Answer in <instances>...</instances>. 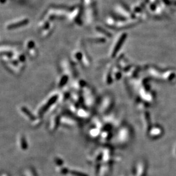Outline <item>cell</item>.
Segmentation results:
<instances>
[{
	"mask_svg": "<svg viewBox=\"0 0 176 176\" xmlns=\"http://www.w3.org/2000/svg\"><path fill=\"white\" fill-rule=\"evenodd\" d=\"M70 9L65 6H51L46 10L43 17L53 22L56 20L66 19Z\"/></svg>",
	"mask_w": 176,
	"mask_h": 176,
	"instance_id": "1",
	"label": "cell"
},
{
	"mask_svg": "<svg viewBox=\"0 0 176 176\" xmlns=\"http://www.w3.org/2000/svg\"><path fill=\"white\" fill-rule=\"evenodd\" d=\"M55 29V25L45 17L40 20L37 25V31L41 39H45L49 37Z\"/></svg>",
	"mask_w": 176,
	"mask_h": 176,
	"instance_id": "2",
	"label": "cell"
},
{
	"mask_svg": "<svg viewBox=\"0 0 176 176\" xmlns=\"http://www.w3.org/2000/svg\"><path fill=\"white\" fill-rule=\"evenodd\" d=\"M66 20L74 25L81 26L83 23V7L81 5L75 6L70 9Z\"/></svg>",
	"mask_w": 176,
	"mask_h": 176,
	"instance_id": "3",
	"label": "cell"
},
{
	"mask_svg": "<svg viewBox=\"0 0 176 176\" xmlns=\"http://www.w3.org/2000/svg\"><path fill=\"white\" fill-rule=\"evenodd\" d=\"M97 17V12L95 5L83 7V21L87 25L93 24L96 21Z\"/></svg>",
	"mask_w": 176,
	"mask_h": 176,
	"instance_id": "4",
	"label": "cell"
},
{
	"mask_svg": "<svg viewBox=\"0 0 176 176\" xmlns=\"http://www.w3.org/2000/svg\"><path fill=\"white\" fill-rule=\"evenodd\" d=\"M24 49L26 56L31 59H34L38 56L39 51L35 42L32 39H27L24 44Z\"/></svg>",
	"mask_w": 176,
	"mask_h": 176,
	"instance_id": "5",
	"label": "cell"
},
{
	"mask_svg": "<svg viewBox=\"0 0 176 176\" xmlns=\"http://www.w3.org/2000/svg\"><path fill=\"white\" fill-rule=\"evenodd\" d=\"M29 22L30 20L28 17H20L7 22L5 25V29L7 30L17 29L28 25Z\"/></svg>",
	"mask_w": 176,
	"mask_h": 176,
	"instance_id": "6",
	"label": "cell"
},
{
	"mask_svg": "<svg viewBox=\"0 0 176 176\" xmlns=\"http://www.w3.org/2000/svg\"><path fill=\"white\" fill-rule=\"evenodd\" d=\"M87 41L92 43H97V44H101V43H104L106 42V37L99 34V35L94 36V37H89L87 39Z\"/></svg>",
	"mask_w": 176,
	"mask_h": 176,
	"instance_id": "7",
	"label": "cell"
},
{
	"mask_svg": "<svg viewBox=\"0 0 176 176\" xmlns=\"http://www.w3.org/2000/svg\"><path fill=\"white\" fill-rule=\"evenodd\" d=\"M70 78V76L68 75L64 72H62V74L59 76L58 80L57 83H58L59 87L62 88V87H65L66 85L68 82Z\"/></svg>",
	"mask_w": 176,
	"mask_h": 176,
	"instance_id": "8",
	"label": "cell"
},
{
	"mask_svg": "<svg viewBox=\"0 0 176 176\" xmlns=\"http://www.w3.org/2000/svg\"><path fill=\"white\" fill-rule=\"evenodd\" d=\"M95 30H96V31L99 34H101V35H103L104 37H108L109 35H110V34H109L108 32L105 29V28H104V27H103L102 26H96Z\"/></svg>",
	"mask_w": 176,
	"mask_h": 176,
	"instance_id": "9",
	"label": "cell"
},
{
	"mask_svg": "<svg viewBox=\"0 0 176 176\" xmlns=\"http://www.w3.org/2000/svg\"><path fill=\"white\" fill-rule=\"evenodd\" d=\"M104 81L107 84H110L111 82V70L108 69L106 71V72L104 73Z\"/></svg>",
	"mask_w": 176,
	"mask_h": 176,
	"instance_id": "10",
	"label": "cell"
}]
</instances>
